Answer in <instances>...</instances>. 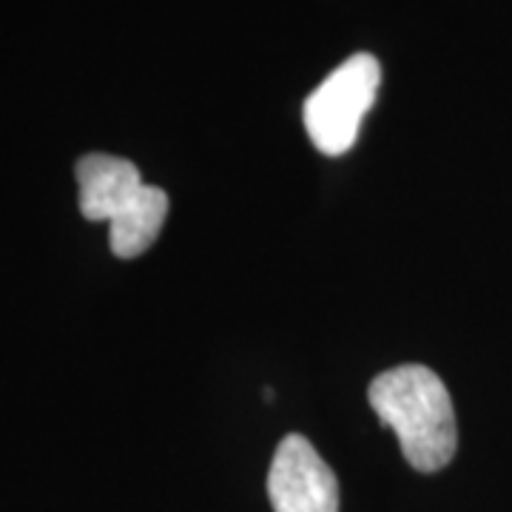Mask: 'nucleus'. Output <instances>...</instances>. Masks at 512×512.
I'll use <instances>...</instances> for the list:
<instances>
[{"label": "nucleus", "mask_w": 512, "mask_h": 512, "mask_svg": "<svg viewBox=\"0 0 512 512\" xmlns=\"http://www.w3.org/2000/svg\"><path fill=\"white\" fill-rule=\"evenodd\" d=\"M370 407L387 424L404 458L419 473H439L458 447L453 399L439 376L424 365L384 370L367 387Z\"/></svg>", "instance_id": "1"}, {"label": "nucleus", "mask_w": 512, "mask_h": 512, "mask_svg": "<svg viewBox=\"0 0 512 512\" xmlns=\"http://www.w3.org/2000/svg\"><path fill=\"white\" fill-rule=\"evenodd\" d=\"M382 83V66L367 52L348 57L305 100L302 120L311 143L328 157L353 148L367 111L373 109Z\"/></svg>", "instance_id": "2"}, {"label": "nucleus", "mask_w": 512, "mask_h": 512, "mask_svg": "<svg viewBox=\"0 0 512 512\" xmlns=\"http://www.w3.org/2000/svg\"><path fill=\"white\" fill-rule=\"evenodd\" d=\"M268 495L274 512H339V481L299 433L279 441L268 470Z\"/></svg>", "instance_id": "3"}, {"label": "nucleus", "mask_w": 512, "mask_h": 512, "mask_svg": "<svg viewBox=\"0 0 512 512\" xmlns=\"http://www.w3.org/2000/svg\"><path fill=\"white\" fill-rule=\"evenodd\" d=\"M80 214L92 222H111L143 194L140 168L114 154H86L77 160Z\"/></svg>", "instance_id": "4"}, {"label": "nucleus", "mask_w": 512, "mask_h": 512, "mask_svg": "<svg viewBox=\"0 0 512 512\" xmlns=\"http://www.w3.org/2000/svg\"><path fill=\"white\" fill-rule=\"evenodd\" d=\"M168 220V194L157 185H146L143 194L126 211L109 222V245L120 259L146 254L157 242Z\"/></svg>", "instance_id": "5"}]
</instances>
